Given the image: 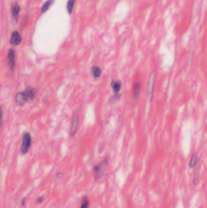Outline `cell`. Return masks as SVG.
Listing matches in <instances>:
<instances>
[{
	"label": "cell",
	"mask_w": 207,
	"mask_h": 208,
	"mask_svg": "<svg viewBox=\"0 0 207 208\" xmlns=\"http://www.w3.org/2000/svg\"><path fill=\"white\" fill-rule=\"evenodd\" d=\"M79 123V116L78 115H74L71 119V122L70 125V135L74 136L77 130Z\"/></svg>",
	"instance_id": "5b68a950"
},
{
	"label": "cell",
	"mask_w": 207,
	"mask_h": 208,
	"mask_svg": "<svg viewBox=\"0 0 207 208\" xmlns=\"http://www.w3.org/2000/svg\"><path fill=\"white\" fill-rule=\"evenodd\" d=\"M3 108H1V125L3 124Z\"/></svg>",
	"instance_id": "d6986e66"
},
{
	"label": "cell",
	"mask_w": 207,
	"mask_h": 208,
	"mask_svg": "<svg viewBox=\"0 0 207 208\" xmlns=\"http://www.w3.org/2000/svg\"><path fill=\"white\" fill-rule=\"evenodd\" d=\"M26 198H23V200H21V205L22 206H25V204H26Z\"/></svg>",
	"instance_id": "ffe728a7"
},
{
	"label": "cell",
	"mask_w": 207,
	"mask_h": 208,
	"mask_svg": "<svg viewBox=\"0 0 207 208\" xmlns=\"http://www.w3.org/2000/svg\"><path fill=\"white\" fill-rule=\"evenodd\" d=\"M20 12V7L17 3H15L11 8V14L15 20H17Z\"/></svg>",
	"instance_id": "30bf717a"
},
{
	"label": "cell",
	"mask_w": 207,
	"mask_h": 208,
	"mask_svg": "<svg viewBox=\"0 0 207 208\" xmlns=\"http://www.w3.org/2000/svg\"><path fill=\"white\" fill-rule=\"evenodd\" d=\"M44 196L43 195L40 196V197H39L37 200V203H38V204L42 203L44 201Z\"/></svg>",
	"instance_id": "e0dca14e"
},
{
	"label": "cell",
	"mask_w": 207,
	"mask_h": 208,
	"mask_svg": "<svg viewBox=\"0 0 207 208\" xmlns=\"http://www.w3.org/2000/svg\"><path fill=\"white\" fill-rule=\"evenodd\" d=\"M199 167L197 169L196 172L194 173V177H193V185H197L199 182Z\"/></svg>",
	"instance_id": "2e32d148"
},
{
	"label": "cell",
	"mask_w": 207,
	"mask_h": 208,
	"mask_svg": "<svg viewBox=\"0 0 207 208\" xmlns=\"http://www.w3.org/2000/svg\"><path fill=\"white\" fill-rule=\"evenodd\" d=\"M32 143V137L31 134L26 132L25 133L23 136L22 143L20 147V152L23 154H26L31 146Z\"/></svg>",
	"instance_id": "3957f363"
},
{
	"label": "cell",
	"mask_w": 207,
	"mask_h": 208,
	"mask_svg": "<svg viewBox=\"0 0 207 208\" xmlns=\"http://www.w3.org/2000/svg\"><path fill=\"white\" fill-rule=\"evenodd\" d=\"M91 71L94 78H98L101 76L102 69L98 66H93L91 68Z\"/></svg>",
	"instance_id": "8fae6325"
},
{
	"label": "cell",
	"mask_w": 207,
	"mask_h": 208,
	"mask_svg": "<svg viewBox=\"0 0 207 208\" xmlns=\"http://www.w3.org/2000/svg\"><path fill=\"white\" fill-rule=\"evenodd\" d=\"M38 93V90L36 88L29 86H27L23 91L17 93L15 101L17 105H23L26 102H31L36 97Z\"/></svg>",
	"instance_id": "6da1fadb"
},
{
	"label": "cell",
	"mask_w": 207,
	"mask_h": 208,
	"mask_svg": "<svg viewBox=\"0 0 207 208\" xmlns=\"http://www.w3.org/2000/svg\"><path fill=\"white\" fill-rule=\"evenodd\" d=\"M154 83H155V73L152 72L148 80L147 85V98L150 102H151L154 96Z\"/></svg>",
	"instance_id": "277c9868"
},
{
	"label": "cell",
	"mask_w": 207,
	"mask_h": 208,
	"mask_svg": "<svg viewBox=\"0 0 207 208\" xmlns=\"http://www.w3.org/2000/svg\"><path fill=\"white\" fill-rule=\"evenodd\" d=\"M80 208H89V200L86 196L83 197Z\"/></svg>",
	"instance_id": "9a60e30c"
},
{
	"label": "cell",
	"mask_w": 207,
	"mask_h": 208,
	"mask_svg": "<svg viewBox=\"0 0 207 208\" xmlns=\"http://www.w3.org/2000/svg\"><path fill=\"white\" fill-rule=\"evenodd\" d=\"M52 3H53V0H48V1H46L43 4L42 8H41V12H42V13H45L48 10Z\"/></svg>",
	"instance_id": "5bb4252c"
},
{
	"label": "cell",
	"mask_w": 207,
	"mask_h": 208,
	"mask_svg": "<svg viewBox=\"0 0 207 208\" xmlns=\"http://www.w3.org/2000/svg\"><path fill=\"white\" fill-rule=\"evenodd\" d=\"M111 86L113 90L115 96H117L119 94L120 89L122 87V82L120 80H114V79H112L111 82Z\"/></svg>",
	"instance_id": "ba28073f"
},
{
	"label": "cell",
	"mask_w": 207,
	"mask_h": 208,
	"mask_svg": "<svg viewBox=\"0 0 207 208\" xmlns=\"http://www.w3.org/2000/svg\"><path fill=\"white\" fill-rule=\"evenodd\" d=\"M63 176V173H62L61 172H58L56 174V176L57 177V178H58V179L62 178Z\"/></svg>",
	"instance_id": "ac0fdd59"
},
{
	"label": "cell",
	"mask_w": 207,
	"mask_h": 208,
	"mask_svg": "<svg viewBox=\"0 0 207 208\" xmlns=\"http://www.w3.org/2000/svg\"><path fill=\"white\" fill-rule=\"evenodd\" d=\"M22 41V38L19 32L16 31H14L11 34L10 38V43L14 46L19 45Z\"/></svg>",
	"instance_id": "52a82bcc"
},
{
	"label": "cell",
	"mask_w": 207,
	"mask_h": 208,
	"mask_svg": "<svg viewBox=\"0 0 207 208\" xmlns=\"http://www.w3.org/2000/svg\"><path fill=\"white\" fill-rule=\"evenodd\" d=\"M75 0H68L67 3V10L69 15L71 14L73 12Z\"/></svg>",
	"instance_id": "4fadbf2b"
},
{
	"label": "cell",
	"mask_w": 207,
	"mask_h": 208,
	"mask_svg": "<svg viewBox=\"0 0 207 208\" xmlns=\"http://www.w3.org/2000/svg\"><path fill=\"white\" fill-rule=\"evenodd\" d=\"M7 61L9 67L11 70H14L15 68V51L14 49L11 48L8 51L7 55Z\"/></svg>",
	"instance_id": "8992f818"
},
{
	"label": "cell",
	"mask_w": 207,
	"mask_h": 208,
	"mask_svg": "<svg viewBox=\"0 0 207 208\" xmlns=\"http://www.w3.org/2000/svg\"><path fill=\"white\" fill-rule=\"evenodd\" d=\"M109 161V158L108 157L105 158L103 161H102L100 163L96 164L93 167V174L94 178L97 180H101L104 176L106 167L108 166Z\"/></svg>",
	"instance_id": "7a4b0ae2"
},
{
	"label": "cell",
	"mask_w": 207,
	"mask_h": 208,
	"mask_svg": "<svg viewBox=\"0 0 207 208\" xmlns=\"http://www.w3.org/2000/svg\"><path fill=\"white\" fill-rule=\"evenodd\" d=\"M133 98L134 99H137L139 96V94L140 93L141 90V84L139 82H137L134 84L133 88Z\"/></svg>",
	"instance_id": "9c48e42d"
},
{
	"label": "cell",
	"mask_w": 207,
	"mask_h": 208,
	"mask_svg": "<svg viewBox=\"0 0 207 208\" xmlns=\"http://www.w3.org/2000/svg\"><path fill=\"white\" fill-rule=\"evenodd\" d=\"M197 154L196 153H194L190 159V163H189V166H190V167L193 168V167H195L197 164Z\"/></svg>",
	"instance_id": "7c38bea8"
}]
</instances>
